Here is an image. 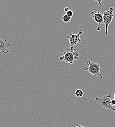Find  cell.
<instances>
[{"mask_svg":"<svg viewBox=\"0 0 115 127\" xmlns=\"http://www.w3.org/2000/svg\"><path fill=\"white\" fill-rule=\"evenodd\" d=\"M84 69L95 77H99L101 79L103 78V75L101 73V64H99L96 63L95 61H87Z\"/></svg>","mask_w":115,"mask_h":127,"instance_id":"obj_1","label":"cell"},{"mask_svg":"<svg viewBox=\"0 0 115 127\" xmlns=\"http://www.w3.org/2000/svg\"><path fill=\"white\" fill-rule=\"evenodd\" d=\"M79 53L71 48H68L63 53V56L59 57V61H64L66 63L72 64L76 62L79 58Z\"/></svg>","mask_w":115,"mask_h":127,"instance_id":"obj_2","label":"cell"},{"mask_svg":"<svg viewBox=\"0 0 115 127\" xmlns=\"http://www.w3.org/2000/svg\"><path fill=\"white\" fill-rule=\"evenodd\" d=\"M111 94L103 96L102 97H96L95 103H99V106L105 110H112L115 112V109L111 104Z\"/></svg>","mask_w":115,"mask_h":127,"instance_id":"obj_3","label":"cell"},{"mask_svg":"<svg viewBox=\"0 0 115 127\" xmlns=\"http://www.w3.org/2000/svg\"><path fill=\"white\" fill-rule=\"evenodd\" d=\"M114 16V8L113 7H110L108 10L103 12V23L105 25V35H108V28L112 23Z\"/></svg>","mask_w":115,"mask_h":127,"instance_id":"obj_4","label":"cell"},{"mask_svg":"<svg viewBox=\"0 0 115 127\" xmlns=\"http://www.w3.org/2000/svg\"><path fill=\"white\" fill-rule=\"evenodd\" d=\"M82 34L83 32L82 30H80L77 34L71 33L66 37V38L69 40L71 46L70 48H71L72 49H74V48L75 45H76L77 43H80L81 42L80 36Z\"/></svg>","mask_w":115,"mask_h":127,"instance_id":"obj_5","label":"cell"},{"mask_svg":"<svg viewBox=\"0 0 115 127\" xmlns=\"http://www.w3.org/2000/svg\"><path fill=\"white\" fill-rule=\"evenodd\" d=\"M91 14L94 20L96 22H97L99 26L97 29V31L100 32V25L101 24L103 23V15L101 14V13L99 11L95 12L92 11L91 12Z\"/></svg>","mask_w":115,"mask_h":127,"instance_id":"obj_6","label":"cell"},{"mask_svg":"<svg viewBox=\"0 0 115 127\" xmlns=\"http://www.w3.org/2000/svg\"><path fill=\"white\" fill-rule=\"evenodd\" d=\"M12 45L8 42L7 40H3L0 38V51L4 54H7L9 52V47H11Z\"/></svg>","mask_w":115,"mask_h":127,"instance_id":"obj_7","label":"cell"},{"mask_svg":"<svg viewBox=\"0 0 115 127\" xmlns=\"http://www.w3.org/2000/svg\"><path fill=\"white\" fill-rule=\"evenodd\" d=\"M75 95L78 98H82L84 95V92L81 89H77L75 92Z\"/></svg>","mask_w":115,"mask_h":127,"instance_id":"obj_8","label":"cell"},{"mask_svg":"<svg viewBox=\"0 0 115 127\" xmlns=\"http://www.w3.org/2000/svg\"><path fill=\"white\" fill-rule=\"evenodd\" d=\"M61 18H62V21H63L64 23H67L69 22L71 20V17H70L67 16L66 14L62 16Z\"/></svg>","mask_w":115,"mask_h":127,"instance_id":"obj_9","label":"cell"},{"mask_svg":"<svg viewBox=\"0 0 115 127\" xmlns=\"http://www.w3.org/2000/svg\"><path fill=\"white\" fill-rule=\"evenodd\" d=\"M73 14H74L73 11L71 10H69L68 12H66V15L70 17H71V18L73 16Z\"/></svg>","mask_w":115,"mask_h":127,"instance_id":"obj_10","label":"cell"},{"mask_svg":"<svg viewBox=\"0 0 115 127\" xmlns=\"http://www.w3.org/2000/svg\"><path fill=\"white\" fill-rule=\"evenodd\" d=\"M94 1H97L99 3V5H102V1L104 0H93Z\"/></svg>","mask_w":115,"mask_h":127,"instance_id":"obj_11","label":"cell"},{"mask_svg":"<svg viewBox=\"0 0 115 127\" xmlns=\"http://www.w3.org/2000/svg\"><path fill=\"white\" fill-rule=\"evenodd\" d=\"M111 105H112V106H115V99H112V100H111Z\"/></svg>","mask_w":115,"mask_h":127,"instance_id":"obj_12","label":"cell"},{"mask_svg":"<svg viewBox=\"0 0 115 127\" xmlns=\"http://www.w3.org/2000/svg\"><path fill=\"white\" fill-rule=\"evenodd\" d=\"M69 10H70V8H69V7H65V8H64V11H65L66 13L67 12H68Z\"/></svg>","mask_w":115,"mask_h":127,"instance_id":"obj_13","label":"cell"},{"mask_svg":"<svg viewBox=\"0 0 115 127\" xmlns=\"http://www.w3.org/2000/svg\"><path fill=\"white\" fill-rule=\"evenodd\" d=\"M75 127H84V126H83L82 125H77Z\"/></svg>","mask_w":115,"mask_h":127,"instance_id":"obj_14","label":"cell"},{"mask_svg":"<svg viewBox=\"0 0 115 127\" xmlns=\"http://www.w3.org/2000/svg\"><path fill=\"white\" fill-rule=\"evenodd\" d=\"M114 99H115V93L114 94Z\"/></svg>","mask_w":115,"mask_h":127,"instance_id":"obj_15","label":"cell"}]
</instances>
